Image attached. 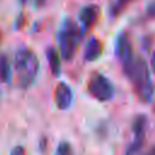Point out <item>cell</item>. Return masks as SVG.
<instances>
[{"label":"cell","mask_w":155,"mask_h":155,"mask_svg":"<svg viewBox=\"0 0 155 155\" xmlns=\"http://www.w3.org/2000/svg\"><path fill=\"white\" fill-rule=\"evenodd\" d=\"M144 140L145 139L133 138V142L130 144V147L126 150V155H143Z\"/></svg>","instance_id":"obj_12"},{"label":"cell","mask_w":155,"mask_h":155,"mask_svg":"<svg viewBox=\"0 0 155 155\" xmlns=\"http://www.w3.org/2000/svg\"><path fill=\"white\" fill-rule=\"evenodd\" d=\"M115 53L121 62V64L126 63L128 59L132 58L133 56V48H132V42L130 39V35L126 31H121L115 41Z\"/></svg>","instance_id":"obj_5"},{"label":"cell","mask_w":155,"mask_h":155,"mask_svg":"<svg viewBox=\"0 0 155 155\" xmlns=\"http://www.w3.org/2000/svg\"><path fill=\"white\" fill-rule=\"evenodd\" d=\"M151 68H153V70L155 71V52H154L153 56H151Z\"/></svg>","instance_id":"obj_17"},{"label":"cell","mask_w":155,"mask_h":155,"mask_svg":"<svg viewBox=\"0 0 155 155\" xmlns=\"http://www.w3.org/2000/svg\"><path fill=\"white\" fill-rule=\"evenodd\" d=\"M101 10L99 6L94 5V4H90L86 5L81 8V11L79 12V21L81 23V30L82 33H85L86 30L91 29L98 21Z\"/></svg>","instance_id":"obj_6"},{"label":"cell","mask_w":155,"mask_h":155,"mask_svg":"<svg viewBox=\"0 0 155 155\" xmlns=\"http://www.w3.org/2000/svg\"><path fill=\"white\" fill-rule=\"evenodd\" d=\"M82 30L80 25L71 18H65L58 34L59 53L64 61H71L80 46L82 39Z\"/></svg>","instance_id":"obj_3"},{"label":"cell","mask_w":155,"mask_h":155,"mask_svg":"<svg viewBox=\"0 0 155 155\" xmlns=\"http://www.w3.org/2000/svg\"><path fill=\"white\" fill-rule=\"evenodd\" d=\"M147 126H148V119L145 115H137L133 119L132 122V132H133V138H139V139H145L147 137Z\"/></svg>","instance_id":"obj_9"},{"label":"cell","mask_w":155,"mask_h":155,"mask_svg":"<svg viewBox=\"0 0 155 155\" xmlns=\"http://www.w3.org/2000/svg\"><path fill=\"white\" fill-rule=\"evenodd\" d=\"M131 0H115L110 7V15L111 17H117L121 15V12L127 7V5L130 4Z\"/></svg>","instance_id":"obj_13"},{"label":"cell","mask_w":155,"mask_h":155,"mask_svg":"<svg viewBox=\"0 0 155 155\" xmlns=\"http://www.w3.org/2000/svg\"><path fill=\"white\" fill-rule=\"evenodd\" d=\"M45 1L46 0H34V2H35V5L39 7V6H42L44 4H45Z\"/></svg>","instance_id":"obj_18"},{"label":"cell","mask_w":155,"mask_h":155,"mask_svg":"<svg viewBox=\"0 0 155 155\" xmlns=\"http://www.w3.org/2000/svg\"><path fill=\"white\" fill-rule=\"evenodd\" d=\"M12 80V69L8 58L5 54H0V82L8 84Z\"/></svg>","instance_id":"obj_11"},{"label":"cell","mask_w":155,"mask_h":155,"mask_svg":"<svg viewBox=\"0 0 155 155\" xmlns=\"http://www.w3.org/2000/svg\"><path fill=\"white\" fill-rule=\"evenodd\" d=\"M102 52H103V45H102L101 40L92 38V39H90V41L86 45L84 58L87 62H93L101 57Z\"/></svg>","instance_id":"obj_8"},{"label":"cell","mask_w":155,"mask_h":155,"mask_svg":"<svg viewBox=\"0 0 155 155\" xmlns=\"http://www.w3.org/2000/svg\"><path fill=\"white\" fill-rule=\"evenodd\" d=\"M73 91L65 82H59L54 88V103L59 110H65L71 105Z\"/></svg>","instance_id":"obj_7"},{"label":"cell","mask_w":155,"mask_h":155,"mask_svg":"<svg viewBox=\"0 0 155 155\" xmlns=\"http://www.w3.org/2000/svg\"><path fill=\"white\" fill-rule=\"evenodd\" d=\"M147 155H155V147H153L149 151H148V154Z\"/></svg>","instance_id":"obj_19"},{"label":"cell","mask_w":155,"mask_h":155,"mask_svg":"<svg viewBox=\"0 0 155 155\" xmlns=\"http://www.w3.org/2000/svg\"><path fill=\"white\" fill-rule=\"evenodd\" d=\"M145 17L147 18H155V0L150 1L147 10H145Z\"/></svg>","instance_id":"obj_15"},{"label":"cell","mask_w":155,"mask_h":155,"mask_svg":"<svg viewBox=\"0 0 155 155\" xmlns=\"http://www.w3.org/2000/svg\"><path fill=\"white\" fill-rule=\"evenodd\" d=\"M10 155H25V150H24L23 147L17 145V147H15V148L11 150Z\"/></svg>","instance_id":"obj_16"},{"label":"cell","mask_w":155,"mask_h":155,"mask_svg":"<svg viewBox=\"0 0 155 155\" xmlns=\"http://www.w3.org/2000/svg\"><path fill=\"white\" fill-rule=\"evenodd\" d=\"M56 155H73L71 145L68 142H61L56 149Z\"/></svg>","instance_id":"obj_14"},{"label":"cell","mask_w":155,"mask_h":155,"mask_svg":"<svg viewBox=\"0 0 155 155\" xmlns=\"http://www.w3.org/2000/svg\"><path fill=\"white\" fill-rule=\"evenodd\" d=\"M21 1H22V2H25V1H27V0H21Z\"/></svg>","instance_id":"obj_20"},{"label":"cell","mask_w":155,"mask_h":155,"mask_svg":"<svg viewBox=\"0 0 155 155\" xmlns=\"http://www.w3.org/2000/svg\"><path fill=\"white\" fill-rule=\"evenodd\" d=\"M46 57L50 64V69L54 76H58L61 73V57L58 51L54 47H48L46 51Z\"/></svg>","instance_id":"obj_10"},{"label":"cell","mask_w":155,"mask_h":155,"mask_svg":"<svg viewBox=\"0 0 155 155\" xmlns=\"http://www.w3.org/2000/svg\"><path fill=\"white\" fill-rule=\"evenodd\" d=\"M87 90L90 94L99 102H107L114 96V85L103 74L96 71L93 73L87 82Z\"/></svg>","instance_id":"obj_4"},{"label":"cell","mask_w":155,"mask_h":155,"mask_svg":"<svg viewBox=\"0 0 155 155\" xmlns=\"http://www.w3.org/2000/svg\"><path fill=\"white\" fill-rule=\"evenodd\" d=\"M154 111H155V105H154Z\"/></svg>","instance_id":"obj_21"},{"label":"cell","mask_w":155,"mask_h":155,"mask_svg":"<svg viewBox=\"0 0 155 155\" xmlns=\"http://www.w3.org/2000/svg\"><path fill=\"white\" fill-rule=\"evenodd\" d=\"M40 63L34 51L23 46L17 50L15 56L16 82L22 90L29 88L36 80Z\"/></svg>","instance_id":"obj_2"},{"label":"cell","mask_w":155,"mask_h":155,"mask_svg":"<svg viewBox=\"0 0 155 155\" xmlns=\"http://www.w3.org/2000/svg\"><path fill=\"white\" fill-rule=\"evenodd\" d=\"M122 68L125 75L133 85L137 97L143 103H150L154 97L155 87L153 85L147 62L139 56H132L131 59L122 64Z\"/></svg>","instance_id":"obj_1"}]
</instances>
